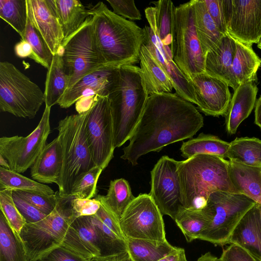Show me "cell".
Returning <instances> with one entry per match:
<instances>
[{"label": "cell", "instance_id": "obj_22", "mask_svg": "<svg viewBox=\"0 0 261 261\" xmlns=\"http://www.w3.org/2000/svg\"><path fill=\"white\" fill-rule=\"evenodd\" d=\"M260 204L256 203L244 216L231 236L229 244H236L261 261Z\"/></svg>", "mask_w": 261, "mask_h": 261}, {"label": "cell", "instance_id": "obj_18", "mask_svg": "<svg viewBox=\"0 0 261 261\" xmlns=\"http://www.w3.org/2000/svg\"><path fill=\"white\" fill-rule=\"evenodd\" d=\"M191 82L201 112L214 117L225 115L231 99L226 82L205 72L196 74Z\"/></svg>", "mask_w": 261, "mask_h": 261}, {"label": "cell", "instance_id": "obj_31", "mask_svg": "<svg viewBox=\"0 0 261 261\" xmlns=\"http://www.w3.org/2000/svg\"><path fill=\"white\" fill-rule=\"evenodd\" d=\"M229 147V143L216 136L201 133L196 138L184 142L180 151L187 159L198 154L214 155L226 159Z\"/></svg>", "mask_w": 261, "mask_h": 261}, {"label": "cell", "instance_id": "obj_6", "mask_svg": "<svg viewBox=\"0 0 261 261\" xmlns=\"http://www.w3.org/2000/svg\"><path fill=\"white\" fill-rule=\"evenodd\" d=\"M61 246L92 261H107L127 251L126 241L118 237L95 214L75 219Z\"/></svg>", "mask_w": 261, "mask_h": 261}, {"label": "cell", "instance_id": "obj_32", "mask_svg": "<svg viewBox=\"0 0 261 261\" xmlns=\"http://www.w3.org/2000/svg\"><path fill=\"white\" fill-rule=\"evenodd\" d=\"M0 261H29L23 243L4 214H0Z\"/></svg>", "mask_w": 261, "mask_h": 261}, {"label": "cell", "instance_id": "obj_53", "mask_svg": "<svg viewBox=\"0 0 261 261\" xmlns=\"http://www.w3.org/2000/svg\"><path fill=\"white\" fill-rule=\"evenodd\" d=\"M254 123L261 129V96L256 100L255 105Z\"/></svg>", "mask_w": 261, "mask_h": 261}, {"label": "cell", "instance_id": "obj_27", "mask_svg": "<svg viewBox=\"0 0 261 261\" xmlns=\"http://www.w3.org/2000/svg\"><path fill=\"white\" fill-rule=\"evenodd\" d=\"M70 78L66 73L62 57V48L56 55L47 69L45 89L44 102L49 107L58 105L68 89Z\"/></svg>", "mask_w": 261, "mask_h": 261}, {"label": "cell", "instance_id": "obj_1", "mask_svg": "<svg viewBox=\"0 0 261 261\" xmlns=\"http://www.w3.org/2000/svg\"><path fill=\"white\" fill-rule=\"evenodd\" d=\"M203 124L196 108L176 94H150L120 158L135 166L147 153L159 152L167 145L191 138Z\"/></svg>", "mask_w": 261, "mask_h": 261}, {"label": "cell", "instance_id": "obj_46", "mask_svg": "<svg viewBox=\"0 0 261 261\" xmlns=\"http://www.w3.org/2000/svg\"><path fill=\"white\" fill-rule=\"evenodd\" d=\"M38 261H92L76 252L60 246L43 255Z\"/></svg>", "mask_w": 261, "mask_h": 261}, {"label": "cell", "instance_id": "obj_37", "mask_svg": "<svg viewBox=\"0 0 261 261\" xmlns=\"http://www.w3.org/2000/svg\"><path fill=\"white\" fill-rule=\"evenodd\" d=\"M10 190L36 193L43 195L55 193L49 186L23 176L20 173L0 167V190Z\"/></svg>", "mask_w": 261, "mask_h": 261}, {"label": "cell", "instance_id": "obj_44", "mask_svg": "<svg viewBox=\"0 0 261 261\" xmlns=\"http://www.w3.org/2000/svg\"><path fill=\"white\" fill-rule=\"evenodd\" d=\"M12 197L18 211L27 223H34L41 221L47 215L28 202L13 191Z\"/></svg>", "mask_w": 261, "mask_h": 261}, {"label": "cell", "instance_id": "obj_41", "mask_svg": "<svg viewBox=\"0 0 261 261\" xmlns=\"http://www.w3.org/2000/svg\"><path fill=\"white\" fill-rule=\"evenodd\" d=\"M103 170L101 167L96 166L82 175L73 186L70 196L81 199H91L95 197L97 181Z\"/></svg>", "mask_w": 261, "mask_h": 261}, {"label": "cell", "instance_id": "obj_14", "mask_svg": "<svg viewBox=\"0 0 261 261\" xmlns=\"http://www.w3.org/2000/svg\"><path fill=\"white\" fill-rule=\"evenodd\" d=\"M178 161L162 156L151 171L149 195L162 214L175 220L184 210L182 190L178 172Z\"/></svg>", "mask_w": 261, "mask_h": 261}, {"label": "cell", "instance_id": "obj_23", "mask_svg": "<svg viewBox=\"0 0 261 261\" xmlns=\"http://www.w3.org/2000/svg\"><path fill=\"white\" fill-rule=\"evenodd\" d=\"M258 88L254 82L240 85L234 90L225 117V128L235 134L241 123L250 114L256 101Z\"/></svg>", "mask_w": 261, "mask_h": 261}, {"label": "cell", "instance_id": "obj_57", "mask_svg": "<svg viewBox=\"0 0 261 261\" xmlns=\"http://www.w3.org/2000/svg\"><path fill=\"white\" fill-rule=\"evenodd\" d=\"M257 47L261 49V39L257 43Z\"/></svg>", "mask_w": 261, "mask_h": 261}, {"label": "cell", "instance_id": "obj_29", "mask_svg": "<svg viewBox=\"0 0 261 261\" xmlns=\"http://www.w3.org/2000/svg\"><path fill=\"white\" fill-rule=\"evenodd\" d=\"M195 25L201 48L205 54L213 49L223 37L208 13L204 0H192Z\"/></svg>", "mask_w": 261, "mask_h": 261}, {"label": "cell", "instance_id": "obj_45", "mask_svg": "<svg viewBox=\"0 0 261 261\" xmlns=\"http://www.w3.org/2000/svg\"><path fill=\"white\" fill-rule=\"evenodd\" d=\"M70 205L73 215L76 218L81 216L95 215L99 210L101 203L95 198L81 199L72 196Z\"/></svg>", "mask_w": 261, "mask_h": 261}, {"label": "cell", "instance_id": "obj_24", "mask_svg": "<svg viewBox=\"0 0 261 261\" xmlns=\"http://www.w3.org/2000/svg\"><path fill=\"white\" fill-rule=\"evenodd\" d=\"M62 166V148L59 138L46 145L31 167V177L42 184H58Z\"/></svg>", "mask_w": 261, "mask_h": 261}, {"label": "cell", "instance_id": "obj_8", "mask_svg": "<svg viewBox=\"0 0 261 261\" xmlns=\"http://www.w3.org/2000/svg\"><path fill=\"white\" fill-rule=\"evenodd\" d=\"M255 203L253 200L240 193L224 191L212 193L202 210L208 217L210 222L199 239L222 247L229 244L236 227Z\"/></svg>", "mask_w": 261, "mask_h": 261}, {"label": "cell", "instance_id": "obj_11", "mask_svg": "<svg viewBox=\"0 0 261 261\" xmlns=\"http://www.w3.org/2000/svg\"><path fill=\"white\" fill-rule=\"evenodd\" d=\"M92 17L62 43V57L66 73L70 78L68 90L77 81L103 66V62L94 38Z\"/></svg>", "mask_w": 261, "mask_h": 261}, {"label": "cell", "instance_id": "obj_30", "mask_svg": "<svg viewBox=\"0 0 261 261\" xmlns=\"http://www.w3.org/2000/svg\"><path fill=\"white\" fill-rule=\"evenodd\" d=\"M236 51L232 62V72L238 85L257 80V72L261 65V59L251 46L235 40Z\"/></svg>", "mask_w": 261, "mask_h": 261}, {"label": "cell", "instance_id": "obj_16", "mask_svg": "<svg viewBox=\"0 0 261 261\" xmlns=\"http://www.w3.org/2000/svg\"><path fill=\"white\" fill-rule=\"evenodd\" d=\"M149 26L143 28V45L170 79L176 94L186 100L197 105L194 89L191 82L178 67L173 60L170 47L163 44L155 25V9L149 7L145 10Z\"/></svg>", "mask_w": 261, "mask_h": 261}, {"label": "cell", "instance_id": "obj_3", "mask_svg": "<svg viewBox=\"0 0 261 261\" xmlns=\"http://www.w3.org/2000/svg\"><path fill=\"white\" fill-rule=\"evenodd\" d=\"M149 95L140 67L125 65L118 68L108 96L115 148L121 146L130 139Z\"/></svg>", "mask_w": 261, "mask_h": 261}, {"label": "cell", "instance_id": "obj_47", "mask_svg": "<svg viewBox=\"0 0 261 261\" xmlns=\"http://www.w3.org/2000/svg\"><path fill=\"white\" fill-rule=\"evenodd\" d=\"M113 12L124 18L130 20L141 19V14L136 7L134 1L107 0Z\"/></svg>", "mask_w": 261, "mask_h": 261}, {"label": "cell", "instance_id": "obj_15", "mask_svg": "<svg viewBox=\"0 0 261 261\" xmlns=\"http://www.w3.org/2000/svg\"><path fill=\"white\" fill-rule=\"evenodd\" d=\"M86 134L94 163L104 170L113 158L115 148L108 96H96L87 118Z\"/></svg>", "mask_w": 261, "mask_h": 261}, {"label": "cell", "instance_id": "obj_26", "mask_svg": "<svg viewBox=\"0 0 261 261\" xmlns=\"http://www.w3.org/2000/svg\"><path fill=\"white\" fill-rule=\"evenodd\" d=\"M62 27L64 40L77 31L91 16L79 0H50ZM63 40V41H64Z\"/></svg>", "mask_w": 261, "mask_h": 261}, {"label": "cell", "instance_id": "obj_43", "mask_svg": "<svg viewBox=\"0 0 261 261\" xmlns=\"http://www.w3.org/2000/svg\"><path fill=\"white\" fill-rule=\"evenodd\" d=\"M13 191L47 215L51 213L56 207L59 196L58 191L51 195H43L36 193L21 191Z\"/></svg>", "mask_w": 261, "mask_h": 261}, {"label": "cell", "instance_id": "obj_20", "mask_svg": "<svg viewBox=\"0 0 261 261\" xmlns=\"http://www.w3.org/2000/svg\"><path fill=\"white\" fill-rule=\"evenodd\" d=\"M32 22L54 55L61 49L64 39L63 30L50 0H27Z\"/></svg>", "mask_w": 261, "mask_h": 261}, {"label": "cell", "instance_id": "obj_49", "mask_svg": "<svg viewBox=\"0 0 261 261\" xmlns=\"http://www.w3.org/2000/svg\"><path fill=\"white\" fill-rule=\"evenodd\" d=\"M204 2L208 13L219 31L224 35L227 34L222 0H204Z\"/></svg>", "mask_w": 261, "mask_h": 261}, {"label": "cell", "instance_id": "obj_34", "mask_svg": "<svg viewBox=\"0 0 261 261\" xmlns=\"http://www.w3.org/2000/svg\"><path fill=\"white\" fill-rule=\"evenodd\" d=\"M135 197L128 182L121 178L110 181L106 195H98L95 198L120 221L123 213Z\"/></svg>", "mask_w": 261, "mask_h": 261}, {"label": "cell", "instance_id": "obj_56", "mask_svg": "<svg viewBox=\"0 0 261 261\" xmlns=\"http://www.w3.org/2000/svg\"><path fill=\"white\" fill-rule=\"evenodd\" d=\"M0 167H2L7 169H10V166L7 160L0 154Z\"/></svg>", "mask_w": 261, "mask_h": 261}, {"label": "cell", "instance_id": "obj_58", "mask_svg": "<svg viewBox=\"0 0 261 261\" xmlns=\"http://www.w3.org/2000/svg\"><path fill=\"white\" fill-rule=\"evenodd\" d=\"M259 210H260V217H261V205L260 204V206H259Z\"/></svg>", "mask_w": 261, "mask_h": 261}, {"label": "cell", "instance_id": "obj_48", "mask_svg": "<svg viewBox=\"0 0 261 261\" xmlns=\"http://www.w3.org/2000/svg\"><path fill=\"white\" fill-rule=\"evenodd\" d=\"M223 249L220 261H257L248 251L236 244Z\"/></svg>", "mask_w": 261, "mask_h": 261}, {"label": "cell", "instance_id": "obj_5", "mask_svg": "<svg viewBox=\"0 0 261 261\" xmlns=\"http://www.w3.org/2000/svg\"><path fill=\"white\" fill-rule=\"evenodd\" d=\"M67 116L57 128L62 148V166L57 184L61 197L70 196L73 186L95 166L87 137L86 123L90 112Z\"/></svg>", "mask_w": 261, "mask_h": 261}, {"label": "cell", "instance_id": "obj_54", "mask_svg": "<svg viewBox=\"0 0 261 261\" xmlns=\"http://www.w3.org/2000/svg\"><path fill=\"white\" fill-rule=\"evenodd\" d=\"M107 261H134L128 251L115 256Z\"/></svg>", "mask_w": 261, "mask_h": 261}, {"label": "cell", "instance_id": "obj_36", "mask_svg": "<svg viewBox=\"0 0 261 261\" xmlns=\"http://www.w3.org/2000/svg\"><path fill=\"white\" fill-rule=\"evenodd\" d=\"M151 3L154 5L155 9V25L158 36L164 45L170 47L173 54L176 7L170 0Z\"/></svg>", "mask_w": 261, "mask_h": 261}, {"label": "cell", "instance_id": "obj_21", "mask_svg": "<svg viewBox=\"0 0 261 261\" xmlns=\"http://www.w3.org/2000/svg\"><path fill=\"white\" fill-rule=\"evenodd\" d=\"M236 47L235 39L227 33L205 55V72L224 81L233 90L239 86L232 68Z\"/></svg>", "mask_w": 261, "mask_h": 261}, {"label": "cell", "instance_id": "obj_2", "mask_svg": "<svg viewBox=\"0 0 261 261\" xmlns=\"http://www.w3.org/2000/svg\"><path fill=\"white\" fill-rule=\"evenodd\" d=\"M89 10L95 44L105 64L119 67L139 63L143 29L115 14L102 2Z\"/></svg>", "mask_w": 261, "mask_h": 261}, {"label": "cell", "instance_id": "obj_51", "mask_svg": "<svg viewBox=\"0 0 261 261\" xmlns=\"http://www.w3.org/2000/svg\"><path fill=\"white\" fill-rule=\"evenodd\" d=\"M15 55L20 58H29L40 64V61L35 55L32 46L25 40H21L15 44L14 48Z\"/></svg>", "mask_w": 261, "mask_h": 261}, {"label": "cell", "instance_id": "obj_10", "mask_svg": "<svg viewBox=\"0 0 261 261\" xmlns=\"http://www.w3.org/2000/svg\"><path fill=\"white\" fill-rule=\"evenodd\" d=\"M173 60L190 82L196 74L205 72V56L195 25L193 1L175 8Z\"/></svg>", "mask_w": 261, "mask_h": 261}, {"label": "cell", "instance_id": "obj_35", "mask_svg": "<svg viewBox=\"0 0 261 261\" xmlns=\"http://www.w3.org/2000/svg\"><path fill=\"white\" fill-rule=\"evenodd\" d=\"M228 160L252 167H261V140L255 137L236 138L229 143Z\"/></svg>", "mask_w": 261, "mask_h": 261}, {"label": "cell", "instance_id": "obj_17", "mask_svg": "<svg viewBox=\"0 0 261 261\" xmlns=\"http://www.w3.org/2000/svg\"><path fill=\"white\" fill-rule=\"evenodd\" d=\"M227 33L251 46L261 39V0H222Z\"/></svg>", "mask_w": 261, "mask_h": 261}, {"label": "cell", "instance_id": "obj_13", "mask_svg": "<svg viewBox=\"0 0 261 261\" xmlns=\"http://www.w3.org/2000/svg\"><path fill=\"white\" fill-rule=\"evenodd\" d=\"M119 223L126 239L167 241L163 215L149 194H140L136 197Z\"/></svg>", "mask_w": 261, "mask_h": 261}, {"label": "cell", "instance_id": "obj_33", "mask_svg": "<svg viewBox=\"0 0 261 261\" xmlns=\"http://www.w3.org/2000/svg\"><path fill=\"white\" fill-rule=\"evenodd\" d=\"M126 241L127 251L134 261H158L177 247L167 241L127 238Z\"/></svg>", "mask_w": 261, "mask_h": 261}, {"label": "cell", "instance_id": "obj_38", "mask_svg": "<svg viewBox=\"0 0 261 261\" xmlns=\"http://www.w3.org/2000/svg\"><path fill=\"white\" fill-rule=\"evenodd\" d=\"M174 221L188 242L199 239L210 222L208 217L202 210L188 209L179 213Z\"/></svg>", "mask_w": 261, "mask_h": 261}, {"label": "cell", "instance_id": "obj_39", "mask_svg": "<svg viewBox=\"0 0 261 261\" xmlns=\"http://www.w3.org/2000/svg\"><path fill=\"white\" fill-rule=\"evenodd\" d=\"M0 17L23 39L28 20L27 0H0Z\"/></svg>", "mask_w": 261, "mask_h": 261}, {"label": "cell", "instance_id": "obj_25", "mask_svg": "<svg viewBox=\"0 0 261 261\" xmlns=\"http://www.w3.org/2000/svg\"><path fill=\"white\" fill-rule=\"evenodd\" d=\"M229 161L230 178L238 193L261 205V167Z\"/></svg>", "mask_w": 261, "mask_h": 261}, {"label": "cell", "instance_id": "obj_52", "mask_svg": "<svg viewBox=\"0 0 261 261\" xmlns=\"http://www.w3.org/2000/svg\"><path fill=\"white\" fill-rule=\"evenodd\" d=\"M158 261H188L184 248L176 247L171 253Z\"/></svg>", "mask_w": 261, "mask_h": 261}, {"label": "cell", "instance_id": "obj_4", "mask_svg": "<svg viewBox=\"0 0 261 261\" xmlns=\"http://www.w3.org/2000/svg\"><path fill=\"white\" fill-rule=\"evenodd\" d=\"M178 172L185 209L202 210L217 191L239 193L229 173V161L214 155L198 154L178 161Z\"/></svg>", "mask_w": 261, "mask_h": 261}, {"label": "cell", "instance_id": "obj_55", "mask_svg": "<svg viewBox=\"0 0 261 261\" xmlns=\"http://www.w3.org/2000/svg\"><path fill=\"white\" fill-rule=\"evenodd\" d=\"M197 261H220V260L219 258L214 256L210 252H208L202 255Z\"/></svg>", "mask_w": 261, "mask_h": 261}, {"label": "cell", "instance_id": "obj_9", "mask_svg": "<svg viewBox=\"0 0 261 261\" xmlns=\"http://www.w3.org/2000/svg\"><path fill=\"white\" fill-rule=\"evenodd\" d=\"M44 102V92L13 64L0 62V110L32 119Z\"/></svg>", "mask_w": 261, "mask_h": 261}, {"label": "cell", "instance_id": "obj_12", "mask_svg": "<svg viewBox=\"0 0 261 261\" xmlns=\"http://www.w3.org/2000/svg\"><path fill=\"white\" fill-rule=\"evenodd\" d=\"M50 107L45 106L35 129L26 137L14 136L0 138V154L10 170L22 173L31 167L45 146L50 133Z\"/></svg>", "mask_w": 261, "mask_h": 261}, {"label": "cell", "instance_id": "obj_7", "mask_svg": "<svg viewBox=\"0 0 261 261\" xmlns=\"http://www.w3.org/2000/svg\"><path fill=\"white\" fill-rule=\"evenodd\" d=\"M72 196L61 197L53 211L43 219L26 223L19 235L29 261H38L45 254L61 246L67 231L76 218L70 205Z\"/></svg>", "mask_w": 261, "mask_h": 261}, {"label": "cell", "instance_id": "obj_42", "mask_svg": "<svg viewBox=\"0 0 261 261\" xmlns=\"http://www.w3.org/2000/svg\"><path fill=\"white\" fill-rule=\"evenodd\" d=\"M12 192L8 189L0 190V208L10 225L19 234L27 223L14 202Z\"/></svg>", "mask_w": 261, "mask_h": 261}, {"label": "cell", "instance_id": "obj_40", "mask_svg": "<svg viewBox=\"0 0 261 261\" xmlns=\"http://www.w3.org/2000/svg\"><path fill=\"white\" fill-rule=\"evenodd\" d=\"M23 40L27 41L31 45L35 55L40 61V64L48 69L51 64L53 55L34 27L28 13Z\"/></svg>", "mask_w": 261, "mask_h": 261}, {"label": "cell", "instance_id": "obj_19", "mask_svg": "<svg viewBox=\"0 0 261 261\" xmlns=\"http://www.w3.org/2000/svg\"><path fill=\"white\" fill-rule=\"evenodd\" d=\"M101 66L77 81L62 97L58 105L68 108L81 98H95L97 95L108 96L118 68Z\"/></svg>", "mask_w": 261, "mask_h": 261}, {"label": "cell", "instance_id": "obj_28", "mask_svg": "<svg viewBox=\"0 0 261 261\" xmlns=\"http://www.w3.org/2000/svg\"><path fill=\"white\" fill-rule=\"evenodd\" d=\"M139 62L149 95L172 91L174 88L170 79L143 44L140 53Z\"/></svg>", "mask_w": 261, "mask_h": 261}, {"label": "cell", "instance_id": "obj_50", "mask_svg": "<svg viewBox=\"0 0 261 261\" xmlns=\"http://www.w3.org/2000/svg\"><path fill=\"white\" fill-rule=\"evenodd\" d=\"M100 203V206L95 215L118 237L126 241L120 227L119 220L102 203Z\"/></svg>", "mask_w": 261, "mask_h": 261}]
</instances>
